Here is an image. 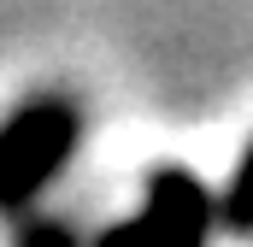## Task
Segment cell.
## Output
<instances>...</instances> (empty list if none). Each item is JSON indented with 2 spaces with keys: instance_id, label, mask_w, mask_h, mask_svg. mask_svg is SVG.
<instances>
[{
  "instance_id": "2",
  "label": "cell",
  "mask_w": 253,
  "mask_h": 247,
  "mask_svg": "<svg viewBox=\"0 0 253 247\" xmlns=\"http://www.w3.org/2000/svg\"><path fill=\"white\" fill-rule=\"evenodd\" d=\"M212 230H218V194L183 165H159L147 177L141 206L124 224L100 230V242L106 247H124V242H135V247H200Z\"/></svg>"
},
{
  "instance_id": "3",
  "label": "cell",
  "mask_w": 253,
  "mask_h": 247,
  "mask_svg": "<svg viewBox=\"0 0 253 247\" xmlns=\"http://www.w3.org/2000/svg\"><path fill=\"white\" fill-rule=\"evenodd\" d=\"M218 230L253 236V147L242 153V165L230 171V183H224V194H218Z\"/></svg>"
},
{
  "instance_id": "1",
  "label": "cell",
  "mask_w": 253,
  "mask_h": 247,
  "mask_svg": "<svg viewBox=\"0 0 253 247\" xmlns=\"http://www.w3.org/2000/svg\"><path fill=\"white\" fill-rule=\"evenodd\" d=\"M77 135H83V112L59 88L53 94H30L0 124V218L36 206V194L71 165Z\"/></svg>"
}]
</instances>
